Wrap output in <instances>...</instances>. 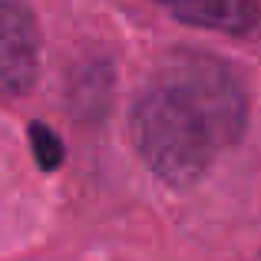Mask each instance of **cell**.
I'll list each match as a JSON object with an SVG mask.
<instances>
[{
	"mask_svg": "<svg viewBox=\"0 0 261 261\" xmlns=\"http://www.w3.org/2000/svg\"><path fill=\"white\" fill-rule=\"evenodd\" d=\"M109 89H113V70L102 60L80 66L66 83V99L70 113L76 116H99L109 106Z\"/></svg>",
	"mask_w": 261,
	"mask_h": 261,
	"instance_id": "cell-4",
	"label": "cell"
},
{
	"mask_svg": "<svg viewBox=\"0 0 261 261\" xmlns=\"http://www.w3.org/2000/svg\"><path fill=\"white\" fill-rule=\"evenodd\" d=\"M248 129V89L228 60L172 50L152 66L129 113V142L142 166L189 189L238 146Z\"/></svg>",
	"mask_w": 261,
	"mask_h": 261,
	"instance_id": "cell-1",
	"label": "cell"
},
{
	"mask_svg": "<svg viewBox=\"0 0 261 261\" xmlns=\"http://www.w3.org/2000/svg\"><path fill=\"white\" fill-rule=\"evenodd\" d=\"M175 20L215 33H248L258 27L261 0H185L172 7Z\"/></svg>",
	"mask_w": 261,
	"mask_h": 261,
	"instance_id": "cell-3",
	"label": "cell"
},
{
	"mask_svg": "<svg viewBox=\"0 0 261 261\" xmlns=\"http://www.w3.org/2000/svg\"><path fill=\"white\" fill-rule=\"evenodd\" d=\"M162 4H169V7H175V4H185V0H162Z\"/></svg>",
	"mask_w": 261,
	"mask_h": 261,
	"instance_id": "cell-6",
	"label": "cell"
},
{
	"mask_svg": "<svg viewBox=\"0 0 261 261\" xmlns=\"http://www.w3.org/2000/svg\"><path fill=\"white\" fill-rule=\"evenodd\" d=\"M40 73V27L17 0H0V102L30 93Z\"/></svg>",
	"mask_w": 261,
	"mask_h": 261,
	"instance_id": "cell-2",
	"label": "cell"
},
{
	"mask_svg": "<svg viewBox=\"0 0 261 261\" xmlns=\"http://www.w3.org/2000/svg\"><path fill=\"white\" fill-rule=\"evenodd\" d=\"M30 146H33V155H37V166L43 172H53V169L63 166V142L50 126L30 122Z\"/></svg>",
	"mask_w": 261,
	"mask_h": 261,
	"instance_id": "cell-5",
	"label": "cell"
}]
</instances>
